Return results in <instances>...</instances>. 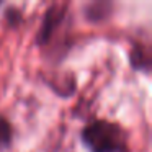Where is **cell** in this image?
Instances as JSON below:
<instances>
[{
  "mask_svg": "<svg viewBox=\"0 0 152 152\" xmlns=\"http://www.w3.org/2000/svg\"><path fill=\"white\" fill-rule=\"evenodd\" d=\"M80 139L88 152H129L126 131L108 119L90 121L82 129Z\"/></svg>",
  "mask_w": 152,
  "mask_h": 152,
  "instance_id": "obj_1",
  "label": "cell"
},
{
  "mask_svg": "<svg viewBox=\"0 0 152 152\" xmlns=\"http://www.w3.org/2000/svg\"><path fill=\"white\" fill-rule=\"evenodd\" d=\"M67 8H69V4H61V2H54L48 7L46 13L43 17L41 28L36 34L38 46H49L54 41L56 34L61 31L67 18Z\"/></svg>",
  "mask_w": 152,
  "mask_h": 152,
  "instance_id": "obj_2",
  "label": "cell"
},
{
  "mask_svg": "<svg viewBox=\"0 0 152 152\" xmlns=\"http://www.w3.org/2000/svg\"><path fill=\"white\" fill-rule=\"evenodd\" d=\"M129 64L134 70H139L142 74L151 72L152 66V51L149 43L144 41H134L132 48L129 49Z\"/></svg>",
  "mask_w": 152,
  "mask_h": 152,
  "instance_id": "obj_3",
  "label": "cell"
},
{
  "mask_svg": "<svg viewBox=\"0 0 152 152\" xmlns=\"http://www.w3.org/2000/svg\"><path fill=\"white\" fill-rule=\"evenodd\" d=\"M113 4L110 2H93L85 7V17L92 21H102L111 13Z\"/></svg>",
  "mask_w": 152,
  "mask_h": 152,
  "instance_id": "obj_4",
  "label": "cell"
},
{
  "mask_svg": "<svg viewBox=\"0 0 152 152\" xmlns=\"http://www.w3.org/2000/svg\"><path fill=\"white\" fill-rule=\"evenodd\" d=\"M13 137H15V129L12 126V123L0 115V151L10 149L12 144H13Z\"/></svg>",
  "mask_w": 152,
  "mask_h": 152,
  "instance_id": "obj_5",
  "label": "cell"
},
{
  "mask_svg": "<svg viewBox=\"0 0 152 152\" xmlns=\"http://www.w3.org/2000/svg\"><path fill=\"white\" fill-rule=\"evenodd\" d=\"M5 20L8 21L10 26H17L21 21V12L17 7H7L5 8Z\"/></svg>",
  "mask_w": 152,
  "mask_h": 152,
  "instance_id": "obj_6",
  "label": "cell"
},
{
  "mask_svg": "<svg viewBox=\"0 0 152 152\" xmlns=\"http://www.w3.org/2000/svg\"><path fill=\"white\" fill-rule=\"evenodd\" d=\"M2 5H4V2H2V0H0V7H2Z\"/></svg>",
  "mask_w": 152,
  "mask_h": 152,
  "instance_id": "obj_7",
  "label": "cell"
}]
</instances>
